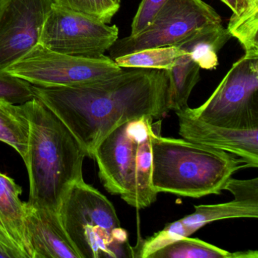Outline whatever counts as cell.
<instances>
[{
	"label": "cell",
	"instance_id": "1",
	"mask_svg": "<svg viewBox=\"0 0 258 258\" xmlns=\"http://www.w3.org/2000/svg\"><path fill=\"white\" fill-rule=\"evenodd\" d=\"M34 96L70 130L90 158L120 125L143 116L161 119L168 111L166 71L122 69L107 79L73 87L32 85Z\"/></svg>",
	"mask_w": 258,
	"mask_h": 258
},
{
	"label": "cell",
	"instance_id": "2",
	"mask_svg": "<svg viewBox=\"0 0 258 258\" xmlns=\"http://www.w3.org/2000/svg\"><path fill=\"white\" fill-rule=\"evenodd\" d=\"M30 123L25 164L33 208L58 211L68 190L83 180L87 151L62 121L34 97L22 104Z\"/></svg>",
	"mask_w": 258,
	"mask_h": 258
},
{
	"label": "cell",
	"instance_id": "3",
	"mask_svg": "<svg viewBox=\"0 0 258 258\" xmlns=\"http://www.w3.org/2000/svg\"><path fill=\"white\" fill-rule=\"evenodd\" d=\"M161 123L160 119L150 137L152 186L158 194L194 199L220 194L235 172L247 168L237 155L184 139L162 137Z\"/></svg>",
	"mask_w": 258,
	"mask_h": 258
},
{
	"label": "cell",
	"instance_id": "4",
	"mask_svg": "<svg viewBox=\"0 0 258 258\" xmlns=\"http://www.w3.org/2000/svg\"><path fill=\"white\" fill-rule=\"evenodd\" d=\"M158 120L143 116L123 123L99 143L92 157L105 189L137 209L150 206L158 197L152 186L150 137Z\"/></svg>",
	"mask_w": 258,
	"mask_h": 258
},
{
	"label": "cell",
	"instance_id": "5",
	"mask_svg": "<svg viewBox=\"0 0 258 258\" xmlns=\"http://www.w3.org/2000/svg\"><path fill=\"white\" fill-rule=\"evenodd\" d=\"M57 212L80 257H135L114 205L84 179L68 190Z\"/></svg>",
	"mask_w": 258,
	"mask_h": 258
},
{
	"label": "cell",
	"instance_id": "6",
	"mask_svg": "<svg viewBox=\"0 0 258 258\" xmlns=\"http://www.w3.org/2000/svg\"><path fill=\"white\" fill-rule=\"evenodd\" d=\"M114 59L79 57L54 52L37 44L4 74L41 87H73L107 79L122 71Z\"/></svg>",
	"mask_w": 258,
	"mask_h": 258
},
{
	"label": "cell",
	"instance_id": "7",
	"mask_svg": "<svg viewBox=\"0 0 258 258\" xmlns=\"http://www.w3.org/2000/svg\"><path fill=\"white\" fill-rule=\"evenodd\" d=\"M189 111L217 126L258 127V58L244 55L235 61L206 102Z\"/></svg>",
	"mask_w": 258,
	"mask_h": 258
},
{
	"label": "cell",
	"instance_id": "8",
	"mask_svg": "<svg viewBox=\"0 0 258 258\" xmlns=\"http://www.w3.org/2000/svg\"><path fill=\"white\" fill-rule=\"evenodd\" d=\"M222 23L218 13L203 0H167L150 23L135 35L119 39L109 49L112 59L148 48L176 46L208 24Z\"/></svg>",
	"mask_w": 258,
	"mask_h": 258
},
{
	"label": "cell",
	"instance_id": "9",
	"mask_svg": "<svg viewBox=\"0 0 258 258\" xmlns=\"http://www.w3.org/2000/svg\"><path fill=\"white\" fill-rule=\"evenodd\" d=\"M118 38L116 25L54 4L43 24L39 43L54 52L92 58L105 55Z\"/></svg>",
	"mask_w": 258,
	"mask_h": 258
},
{
	"label": "cell",
	"instance_id": "10",
	"mask_svg": "<svg viewBox=\"0 0 258 258\" xmlns=\"http://www.w3.org/2000/svg\"><path fill=\"white\" fill-rule=\"evenodd\" d=\"M55 0H0V75L39 44Z\"/></svg>",
	"mask_w": 258,
	"mask_h": 258
},
{
	"label": "cell",
	"instance_id": "11",
	"mask_svg": "<svg viewBox=\"0 0 258 258\" xmlns=\"http://www.w3.org/2000/svg\"><path fill=\"white\" fill-rule=\"evenodd\" d=\"M179 134L184 140L237 155L247 167H258V127L235 129L206 123L187 107L176 112Z\"/></svg>",
	"mask_w": 258,
	"mask_h": 258
},
{
	"label": "cell",
	"instance_id": "12",
	"mask_svg": "<svg viewBox=\"0 0 258 258\" xmlns=\"http://www.w3.org/2000/svg\"><path fill=\"white\" fill-rule=\"evenodd\" d=\"M25 228L32 258H81L57 211L33 208L27 203Z\"/></svg>",
	"mask_w": 258,
	"mask_h": 258
},
{
	"label": "cell",
	"instance_id": "13",
	"mask_svg": "<svg viewBox=\"0 0 258 258\" xmlns=\"http://www.w3.org/2000/svg\"><path fill=\"white\" fill-rule=\"evenodd\" d=\"M22 187L13 178L0 173V234L32 258L25 228L27 202L21 200Z\"/></svg>",
	"mask_w": 258,
	"mask_h": 258
},
{
	"label": "cell",
	"instance_id": "14",
	"mask_svg": "<svg viewBox=\"0 0 258 258\" xmlns=\"http://www.w3.org/2000/svg\"><path fill=\"white\" fill-rule=\"evenodd\" d=\"M232 38L222 23L208 24L193 31L176 45L205 70L218 66V53Z\"/></svg>",
	"mask_w": 258,
	"mask_h": 258
},
{
	"label": "cell",
	"instance_id": "15",
	"mask_svg": "<svg viewBox=\"0 0 258 258\" xmlns=\"http://www.w3.org/2000/svg\"><path fill=\"white\" fill-rule=\"evenodd\" d=\"M192 214L180 219V221L189 227L193 232L208 223L218 220L258 217V203L236 199L217 205H195Z\"/></svg>",
	"mask_w": 258,
	"mask_h": 258
},
{
	"label": "cell",
	"instance_id": "16",
	"mask_svg": "<svg viewBox=\"0 0 258 258\" xmlns=\"http://www.w3.org/2000/svg\"><path fill=\"white\" fill-rule=\"evenodd\" d=\"M30 123L22 104L11 103L0 99V141L9 145L27 158Z\"/></svg>",
	"mask_w": 258,
	"mask_h": 258
},
{
	"label": "cell",
	"instance_id": "17",
	"mask_svg": "<svg viewBox=\"0 0 258 258\" xmlns=\"http://www.w3.org/2000/svg\"><path fill=\"white\" fill-rule=\"evenodd\" d=\"M257 250L227 251L198 238H180L154 252L149 258H257Z\"/></svg>",
	"mask_w": 258,
	"mask_h": 258
},
{
	"label": "cell",
	"instance_id": "18",
	"mask_svg": "<svg viewBox=\"0 0 258 258\" xmlns=\"http://www.w3.org/2000/svg\"><path fill=\"white\" fill-rule=\"evenodd\" d=\"M201 68L185 54L176 66L166 71L169 81V108L175 113L188 107V100L194 87L200 81Z\"/></svg>",
	"mask_w": 258,
	"mask_h": 258
},
{
	"label": "cell",
	"instance_id": "19",
	"mask_svg": "<svg viewBox=\"0 0 258 258\" xmlns=\"http://www.w3.org/2000/svg\"><path fill=\"white\" fill-rule=\"evenodd\" d=\"M186 53L177 46H161L136 51L114 60L122 69L168 71L173 69L177 60Z\"/></svg>",
	"mask_w": 258,
	"mask_h": 258
},
{
	"label": "cell",
	"instance_id": "20",
	"mask_svg": "<svg viewBox=\"0 0 258 258\" xmlns=\"http://www.w3.org/2000/svg\"><path fill=\"white\" fill-rule=\"evenodd\" d=\"M226 29L239 42L246 58H258V1L242 14H232Z\"/></svg>",
	"mask_w": 258,
	"mask_h": 258
},
{
	"label": "cell",
	"instance_id": "21",
	"mask_svg": "<svg viewBox=\"0 0 258 258\" xmlns=\"http://www.w3.org/2000/svg\"><path fill=\"white\" fill-rule=\"evenodd\" d=\"M55 5L110 24L120 4L114 0H55Z\"/></svg>",
	"mask_w": 258,
	"mask_h": 258
},
{
	"label": "cell",
	"instance_id": "22",
	"mask_svg": "<svg viewBox=\"0 0 258 258\" xmlns=\"http://www.w3.org/2000/svg\"><path fill=\"white\" fill-rule=\"evenodd\" d=\"M35 97L32 85L9 75H0V99L13 104H23Z\"/></svg>",
	"mask_w": 258,
	"mask_h": 258
},
{
	"label": "cell",
	"instance_id": "23",
	"mask_svg": "<svg viewBox=\"0 0 258 258\" xmlns=\"http://www.w3.org/2000/svg\"><path fill=\"white\" fill-rule=\"evenodd\" d=\"M166 1L167 0H142L131 25V35H135L143 31Z\"/></svg>",
	"mask_w": 258,
	"mask_h": 258
},
{
	"label": "cell",
	"instance_id": "24",
	"mask_svg": "<svg viewBox=\"0 0 258 258\" xmlns=\"http://www.w3.org/2000/svg\"><path fill=\"white\" fill-rule=\"evenodd\" d=\"M223 190H228L234 199L258 203V178L235 179L232 177L225 184Z\"/></svg>",
	"mask_w": 258,
	"mask_h": 258
},
{
	"label": "cell",
	"instance_id": "25",
	"mask_svg": "<svg viewBox=\"0 0 258 258\" xmlns=\"http://www.w3.org/2000/svg\"><path fill=\"white\" fill-rule=\"evenodd\" d=\"M0 258H26V256L0 234Z\"/></svg>",
	"mask_w": 258,
	"mask_h": 258
},
{
	"label": "cell",
	"instance_id": "26",
	"mask_svg": "<svg viewBox=\"0 0 258 258\" xmlns=\"http://www.w3.org/2000/svg\"><path fill=\"white\" fill-rule=\"evenodd\" d=\"M232 11V14L239 16L246 11L248 7L258 0H220Z\"/></svg>",
	"mask_w": 258,
	"mask_h": 258
},
{
	"label": "cell",
	"instance_id": "27",
	"mask_svg": "<svg viewBox=\"0 0 258 258\" xmlns=\"http://www.w3.org/2000/svg\"><path fill=\"white\" fill-rule=\"evenodd\" d=\"M114 1H115V2L117 3V4H120V1H121V0H114Z\"/></svg>",
	"mask_w": 258,
	"mask_h": 258
}]
</instances>
